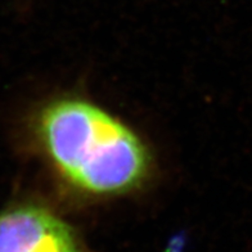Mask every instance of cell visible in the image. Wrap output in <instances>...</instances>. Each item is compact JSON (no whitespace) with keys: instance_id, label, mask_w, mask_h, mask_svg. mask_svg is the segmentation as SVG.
<instances>
[{"instance_id":"cell-2","label":"cell","mask_w":252,"mask_h":252,"mask_svg":"<svg viewBox=\"0 0 252 252\" xmlns=\"http://www.w3.org/2000/svg\"><path fill=\"white\" fill-rule=\"evenodd\" d=\"M0 252H84L72 229L49 210L21 205L0 214Z\"/></svg>"},{"instance_id":"cell-1","label":"cell","mask_w":252,"mask_h":252,"mask_svg":"<svg viewBox=\"0 0 252 252\" xmlns=\"http://www.w3.org/2000/svg\"><path fill=\"white\" fill-rule=\"evenodd\" d=\"M36 135L63 179L83 192L125 193L144 180L150 157L142 140L92 103L60 99L43 108Z\"/></svg>"}]
</instances>
